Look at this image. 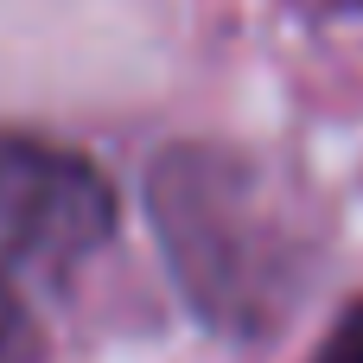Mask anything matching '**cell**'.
I'll use <instances>...</instances> for the list:
<instances>
[{"mask_svg": "<svg viewBox=\"0 0 363 363\" xmlns=\"http://www.w3.org/2000/svg\"><path fill=\"white\" fill-rule=\"evenodd\" d=\"M147 217L179 300L217 338H274L319 281V211L262 153L172 140L147 166Z\"/></svg>", "mask_w": 363, "mask_h": 363, "instance_id": "6da1fadb", "label": "cell"}, {"mask_svg": "<svg viewBox=\"0 0 363 363\" xmlns=\"http://www.w3.org/2000/svg\"><path fill=\"white\" fill-rule=\"evenodd\" d=\"M121 223L108 172L51 134L0 128V363L51 357V306Z\"/></svg>", "mask_w": 363, "mask_h": 363, "instance_id": "7a4b0ae2", "label": "cell"}, {"mask_svg": "<svg viewBox=\"0 0 363 363\" xmlns=\"http://www.w3.org/2000/svg\"><path fill=\"white\" fill-rule=\"evenodd\" d=\"M313 363H363V300H351V306L332 319V332L319 338Z\"/></svg>", "mask_w": 363, "mask_h": 363, "instance_id": "3957f363", "label": "cell"}, {"mask_svg": "<svg viewBox=\"0 0 363 363\" xmlns=\"http://www.w3.org/2000/svg\"><path fill=\"white\" fill-rule=\"evenodd\" d=\"M294 13H306V19H357L363 0H287Z\"/></svg>", "mask_w": 363, "mask_h": 363, "instance_id": "277c9868", "label": "cell"}]
</instances>
